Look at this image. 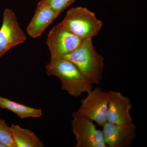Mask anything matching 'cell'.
Segmentation results:
<instances>
[{
    "label": "cell",
    "mask_w": 147,
    "mask_h": 147,
    "mask_svg": "<svg viewBox=\"0 0 147 147\" xmlns=\"http://www.w3.org/2000/svg\"><path fill=\"white\" fill-rule=\"evenodd\" d=\"M46 74L59 79L61 88L74 97L82 96L93 89V84L71 61L63 58L50 61L45 66Z\"/></svg>",
    "instance_id": "6da1fadb"
},
{
    "label": "cell",
    "mask_w": 147,
    "mask_h": 147,
    "mask_svg": "<svg viewBox=\"0 0 147 147\" xmlns=\"http://www.w3.org/2000/svg\"><path fill=\"white\" fill-rule=\"evenodd\" d=\"M92 39H84L79 47L63 58L74 64L92 84L99 85L102 80L104 59L96 50Z\"/></svg>",
    "instance_id": "7a4b0ae2"
},
{
    "label": "cell",
    "mask_w": 147,
    "mask_h": 147,
    "mask_svg": "<svg viewBox=\"0 0 147 147\" xmlns=\"http://www.w3.org/2000/svg\"><path fill=\"white\" fill-rule=\"evenodd\" d=\"M60 23L69 31L82 40L92 38L97 36L103 26V23L94 12L82 6L69 9Z\"/></svg>",
    "instance_id": "3957f363"
},
{
    "label": "cell",
    "mask_w": 147,
    "mask_h": 147,
    "mask_svg": "<svg viewBox=\"0 0 147 147\" xmlns=\"http://www.w3.org/2000/svg\"><path fill=\"white\" fill-rule=\"evenodd\" d=\"M84 40L69 31L61 23L49 32L46 44L50 52V61L63 59L74 51Z\"/></svg>",
    "instance_id": "277c9868"
},
{
    "label": "cell",
    "mask_w": 147,
    "mask_h": 147,
    "mask_svg": "<svg viewBox=\"0 0 147 147\" xmlns=\"http://www.w3.org/2000/svg\"><path fill=\"white\" fill-rule=\"evenodd\" d=\"M71 129L76 139L75 147H107L102 130L96 128L93 121L80 115L72 113Z\"/></svg>",
    "instance_id": "5b68a950"
},
{
    "label": "cell",
    "mask_w": 147,
    "mask_h": 147,
    "mask_svg": "<svg viewBox=\"0 0 147 147\" xmlns=\"http://www.w3.org/2000/svg\"><path fill=\"white\" fill-rule=\"evenodd\" d=\"M87 94L86 97L81 100V105L76 112L102 126L107 121L110 91L96 88Z\"/></svg>",
    "instance_id": "8992f818"
},
{
    "label": "cell",
    "mask_w": 147,
    "mask_h": 147,
    "mask_svg": "<svg viewBox=\"0 0 147 147\" xmlns=\"http://www.w3.org/2000/svg\"><path fill=\"white\" fill-rule=\"evenodd\" d=\"M26 40L16 14L10 9H5L0 28V59L11 48L24 43Z\"/></svg>",
    "instance_id": "52a82bcc"
},
{
    "label": "cell",
    "mask_w": 147,
    "mask_h": 147,
    "mask_svg": "<svg viewBox=\"0 0 147 147\" xmlns=\"http://www.w3.org/2000/svg\"><path fill=\"white\" fill-rule=\"evenodd\" d=\"M102 127L107 147L131 146L137 137L136 126L133 122L115 124L107 121Z\"/></svg>",
    "instance_id": "ba28073f"
},
{
    "label": "cell",
    "mask_w": 147,
    "mask_h": 147,
    "mask_svg": "<svg viewBox=\"0 0 147 147\" xmlns=\"http://www.w3.org/2000/svg\"><path fill=\"white\" fill-rule=\"evenodd\" d=\"M107 110V122L115 124L133 122L130 114L131 105L129 98L120 92L110 91Z\"/></svg>",
    "instance_id": "9c48e42d"
},
{
    "label": "cell",
    "mask_w": 147,
    "mask_h": 147,
    "mask_svg": "<svg viewBox=\"0 0 147 147\" xmlns=\"http://www.w3.org/2000/svg\"><path fill=\"white\" fill-rule=\"evenodd\" d=\"M60 14L50 7L38 4L34 15L27 28L28 34L33 38L39 37Z\"/></svg>",
    "instance_id": "30bf717a"
},
{
    "label": "cell",
    "mask_w": 147,
    "mask_h": 147,
    "mask_svg": "<svg viewBox=\"0 0 147 147\" xmlns=\"http://www.w3.org/2000/svg\"><path fill=\"white\" fill-rule=\"evenodd\" d=\"M11 133L16 147H43L44 145L34 132L18 125L12 124Z\"/></svg>",
    "instance_id": "8fae6325"
},
{
    "label": "cell",
    "mask_w": 147,
    "mask_h": 147,
    "mask_svg": "<svg viewBox=\"0 0 147 147\" xmlns=\"http://www.w3.org/2000/svg\"><path fill=\"white\" fill-rule=\"evenodd\" d=\"M0 107L12 112L21 119L39 118L42 115L40 109L29 107L1 96Z\"/></svg>",
    "instance_id": "7c38bea8"
},
{
    "label": "cell",
    "mask_w": 147,
    "mask_h": 147,
    "mask_svg": "<svg viewBox=\"0 0 147 147\" xmlns=\"http://www.w3.org/2000/svg\"><path fill=\"white\" fill-rule=\"evenodd\" d=\"M76 0H40L38 4L45 6L61 13Z\"/></svg>",
    "instance_id": "4fadbf2b"
},
{
    "label": "cell",
    "mask_w": 147,
    "mask_h": 147,
    "mask_svg": "<svg viewBox=\"0 0 147 147\" xmlns=\"http://www.w3.org/2000/svg\"><path fill=\"white\" fill-rule=\"evenodd\" d=\"M0 144L5 147H16L12 135L10 126H9L5 121L0 118Z\"/></svg>",
    "instance_id": "5bb4252c"
},
{
    "label": "cell",
    "mask_w": 147,
    "mask_h": 147,
    "mask_svg": "<svg viewBox=\"0 0 147 147\" xmlns=\"http://www.w3.org/2000/svg\"><path fill=\"white\" fill-rule=\"evenodd\" d=\"M0 147H5V146L2 144H0Z\"/></svg>",
    "instance_id": "9a60e30c"
}]
</instances>
